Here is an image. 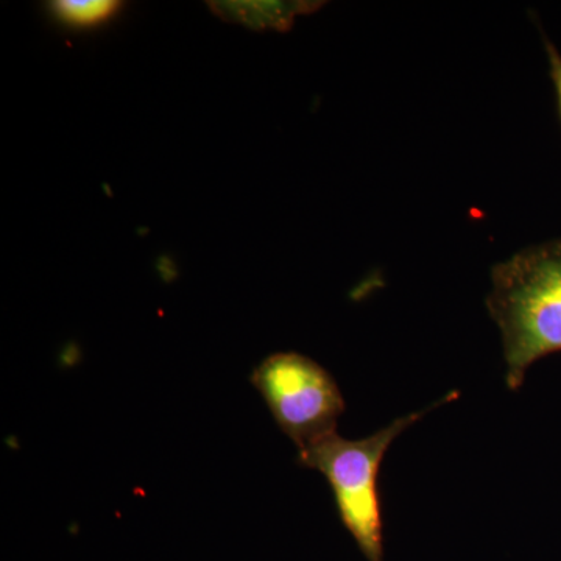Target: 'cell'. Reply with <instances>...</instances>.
<instances>
[{
    "label": "cell",
    "instance_id": "cell-1",
    "mask_svg": "<svg viewBox=\"0 0 561 561\" xmlns=\"http://www.w3.org/2000/svg\"><path fill=\"white\" fill-rule=\"evenodd\" d=\"M486 308L501 331L505 382L518 390L535 362L561 351V238L494 265Z\"/></svg>",
    "mask_w": 561,
    "mask_h": 561
},
{
    "label": "cell",
    "instance_id": "cell-2",
    "mask_svg": "<svg viewBox=\"0 0 561 561\" xmlns=\"http://www.w3.org/2000/svg\"><path fill=\"white\" fill-rule=\"evenodd\" d=\"M457 391L424 411L397 419L383 430L360 440L337 432L298 451V463L320 471L330 483L335 507L345 529L368 561H383V522L379 497V471L391 443L432 409L456 400Z\"/></svg>",
    "mask_w": 561,
    "mask_h": 561
},
{
    "label": "cell",
    "instance_id": "cell-3",
    "mask_svg": "<svg viewBox=\"0 0 561 561\" xmlns=\"http://www.w3.org/2000/svg\"><path fill=\"white\" fill-rule=\"evenodd\" d=\"M279 430L298 451L334 434L345 400L330 373L300 353H275L251 373Z\"/></svg>",
    "mask_w": 561,
    "mask_h": 561
},
{
    "label": "cell",
    "instance_id": "cell-4",
    "mask_svg": "<svg viewBox=\"0 0 561 561\" xmlns=\"http://www.w3.org/2000/svg\"><path fill=\"white\" fill-rule=\"evenodd\" d=\"M209 9L220 20L245 25L251 31H290L302 14L321 9V2H209Z\"/></svg>",
    "mask_w": 561,
    "mask_h": 561
},
{
    "label": "cell",
    "instance_id": "cell-5",
    "mask_svg": "<svg viewBox=\"0 0 561 561\" xmlns=\"http://www.w3.org/2000/svg\"><path fill=\"white\" fill-rule=\"evenodd\" d=\"M121 5L113 0H58L51 3V10L61 21L87 27L110 20Z\"/></svg>",
    "mask_w": 561,
    "mask_h": 561
},
{
    "label": "cell",
    "instance_id": "cell-6",
    "mask_svg": "<svg viewBox=\"0 0 561 561\" xmlns=\"http://www.w3.org/2000/svg\"><path fill=\"white\" fill-rule=\"evenodd\" d=\"M545 49L546 57L549 62V73H551V80L553 84V91H556L557 108H559L560 121H561V54L557 49L556 44L551 39L545 36Z\"/></svg>",
    "mask_w": 561,
    "mask_h": 561
}]
</instances>
